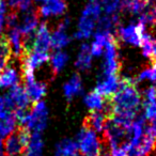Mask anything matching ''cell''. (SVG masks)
Here are the masks:
<instances>
[{"mask_svg": "<svg viewBox=\"0 0 156 156\" xmlns=\"http://www.w3.org/2000/svg\"><path fill=\"white\" fill-rule=\"evenodd\" d=\"M32 10H34L32 0H20V3H18V5H17L16 11H17L18 13L24 14V13H27V12L32 11Z\"/></svg>", "mask_w": 156, "mask_h": 156, "instance_id": "obj_28", "label": "cell"}, {"mask_svg": "<svg viewBox=\"0 0 156 156\" xmlns=\"http://www.w3.org/2000/svg\"><path fill=\"white\" fill-rule=\"evenodd\" d=\"M20 0H5L8 8H9L10 10H14V11H16V9H17V5H18V3H20Z\"/></svg>", "mask_w": 156, "mask_h": 156, "instance_id": "obj_33", "label": "cell"}, {"mask_svg": "<svg viewBox=\"0 0 156 156\" xmlns=\"http://www.w3.org/2000/svg\"><path fill=\"white\" fill-rule=\"evenodd\" d=\"M150 59L152 60H156V40H154V43H153V48H152V54Z\"/></svg>", "mask_w": 156, "mask_h": 156, "instance_id": "obj_34", "label": "cell"}, {"mask_svg": "<svg viewBox=\"0 0 156 156\" xmlns=\"http://www.w3.org/2000/svg\"><path fill=\"white\" fill-rule=\"evenodd\" d=\"M50 48H51V31L47 23H41L33 35L30 50L48 52Z\"/></svg>", "mask_w": 156, "mask_h": 156, "instance_id": "obj_8", "label": "cell"}, {"mask_svg": "<svg viewBox=\"0 0 156 156\" xmlns=\"http://www.w3.org/2000/svg\"><path fill=\"white\" fill-rule=\"evenodd\" d=\"M120 87V77L118 74L111 75H102L96 83L95 91L98 92L102 96L110 98Z\"/></svg>", "mask_w": 156, "mask_h": 156, "instance_id": "obj_12", "label": "cell"}, {"mask_svg": "<svg viewBox=\"0 0 156 156\" xmlns=\"http://www.w3.org/2000/svg\"><path fill=\"white\" fill-rule=\"evenodd\" d=\"M104 62L102 63V75L118 74L121 69L119 59V41L115 34L107 40L104 48Z\"/></svg>", "mask_w": 156, "mask_h": 156, "instance_id": "obj_5", "label": "cell"}, {"mask_svg": "<svg viewBox=\"0 0 156 156\" xmlns=\"http://www.w3.org/2000/svg\"><path fill=\"white\" fill-rule=\"evenodd\" d=\"M9 8L5 0H0V35H2L5 29L7 28V14Z\"/></svg>", "mask_w": 156, "mask_h": 156, "instance_id": "obj_26", "label": "cell"}, {"mask_svg": "<svg viewBox=\"0 0 156 156\" xmlns=\"http://www.w3.org/2000/svg\"><path fill=\"white\" fill-rule=\"evenodd\" d=\"M78 152V147L76 140L72 139H63L58 142L56 147V154L62 156H76Z\"/></svg>", "mask_w": 156, "mask_h": 156, "instance_id": "obj_23", "label": "cell"}, {"mask_svg": "<svg viewBox=\"0 0 156 156\" xmlns=\"http://www.w3.org/2000/svg\"><path fill=\"white\" fill-rule=\"evenodd\" d=\"M103 8L101 0H88L78 20L77 31L74 37L77 40H87L94 33L96 23L101 17Z\"/></svg>", "mask_w": 156, "mask_h": 156, "instance_id": "obj_2", "label": "cell"}, {"mask_svg": "<svg viewBox=\"0 0 156 156\" xmlns=\"http://www.w3.org/2000/svg\"><path fill=\"white\" fill-rule=\"evenodd\" d=\"M7 95L10 98L15 109H28L31 104V100L27 93L26 89L20 83L10 88L9 93Z\"/></svg>", "mask_w": 156, "mask_h": 156, "instance_id": "obj_13", "label": "cell"}, {"mask_svg": "<svg viewBox=\"0 0 156 156\" xmlns=\"http://www.w3.org/2000/svg\"><path fill=\"white\" fill-rule=\"evenodd\" d=\"M108 115L104 111H91L83 121V126L96 133H103Z\"/></svg>", "mask_w": 156, "mask_h": 156, "instance_id": "obj_16", "label": "cell"}, {"mask_svg": "<svg viewBox=\"0 0 156 156\" xmlns=\"http://www.w3.org/2000/svg\"><path fill=\"white\" fill-rule=\"evenodd\" d=\"M83 90V80L78 74H73V76L63 85V94L67 102H72L73 98L80 95Z\"/></svg>", "mask_w": 156, "mask_h": 156, "instance_id": "obj_15", "label": "cell"}, {"mask_svg": "<svg viewBox=\"0 0 156 156\" xmlns=\"http://www.w3.org/2000/svg\"><path fill=\"white\" fill-rule=\"evenodd\" d=\"M144 30L145 28L140 23H130L126 26L119 25L115 30V34L118 35L119 41L138 47L141 45V37Z\"/></svg>", "mask_w": 156, "mask_h": 156, "instance_id": "obj_7", "label": "cell"}, {"mask_svg": "<svg viewBox=\"0 0 156 156\" xmlns=\"http://www.w3.org/2000/svg\"><path fill=\"white\" fill-rule=\"evenodd\" d=\"M152 12H153V15H154V17H155V20H156V7L152 9Z\"/></svg>", "mask_w": 156, "mask_h": 156, "instance_id": "obj_36", "label": "cell"}, {"mask_svg": "<svg viewBox=\"0 0 156 156\" xmlns=\"http://www.w3.org/2000/svg\"><path fill=\"white\" fill-rule=\"evenodd\" d=\"M142 96L137 89L136 81L128 76H123L120 78L119 89L110 98H108L112 107V113L120 111L138 112Z\"/></svg>", "mask_w": 156, "mask_h": 156, "instance_id": "obj_1", "label": "cell"}, {"mask_svg": "<svg viewBox=\"0 0 156 156\" xmlns=\"http://www.w3.org/2000/svg\"><path fill=\"white\" fill-rule=\"evenodd\" d=\"M44 141L41 133H32L30 134V139L27 144L25 156H43Z\"/></svg>", "mask_w": 156, "mask_h": 156, "instance_id": "obj_19", "label": "cell"}, {"mask_svg": "<svg viewBox=\"0 0 156 156\" xmlns=\"http://www.w3.org/2000/svg\"><path fill=\"white\" fill-rule=\"evenodd\" d=\"M127 144L128 143L110 149V156H127Z\"/></svg>", "mask_w": 156, "mask_h": 156, "instance_id": "obj_30", "label": "cell"}, {"mask_svg": "<svg viewBox=\"0 0 156 156\" xmlns=\"http://www.w3.org/2000/svg\"><path fill=\"white\" fill-rule=\"evenodd\" d=\"M133 0H122V3H127V2H130Z\"/></svg>", "mask_w": 156, "mask_h": 156, "instance_id": "obj_37", "label": "cell"}, {"mask_svg": "<svg viewBox=\"0 0 156 156\" xmlns=\"http://www.w3.org/2000/svg\"><path fill=\"white\" fill-rule=\"evenodd\" d=\"M92 54L90 51V45L83 43L81 44L79 51L76 56L75 67L79 71L86 72L91 69L92 66Z\"/></svg>", "mask_w": 156, "mask_h": 156, "instance_id": "obj_17", "label": "cell"}, {"mask_svg": "<svg viewBox=\"0 0 156 156\" xmlns=\"http://www.w3.org/2000/svg\"><path fill=\"white\" fill-rule=\"evenodd\" d=\"M12 58L13 56H12L11 47L7 37L0 35V71L11 61Z\"/></svg>", "mask_w": 156, "mask_h": 156, "instance_id": "obj_24", "label": "cell"}, {"mask_svg": "<svg viewBox=\"0 0 156 156\" xmlns=\"http://www.w3.org/2000/svg\"><path fill=\"white\" fill-rule=\"evenodd\" d=\"M25 89L30 98L31 102L35 103L41 101L47 92V85L44 81H39L37 79L25 83Z\"/></svg>", "mask_w": 156, "mask_h": 156, "instance_id": "obj_18", "label": "cell"}, {"mask_svg": "<svg viewBox=\"0 0 156 156\" xmlns=\"http://www.w3.org/2000/svg\"><path fill=\"white\" fill-rule=\"evenodd\" d=\"M149 80L156 83V60H152L151 67H149Z\"/></svg>", "mask_w": 156, "mask_h": 156, "instance_id": "obj_31", "label": "cell"}, {"mask_svg": "<svg viewBox=\"0 0 156 156\" xmlns=\"http://www.w3.org/2000/svg\"><path fill=\"white\" fill-rule=\"evenodd\" d=\"M78 151L83 156H100L104 147V140L98 133L83 126L76 136Z\"/></svg>", "mask_w": 156, "mask_h": 156, "instance_id": "obj_3", "label": "cell"}, {"mask_svg": "<svg viewBox=\"0 0 156 156\" xmlns=\"http://www.w3.org/2000/svg\"><path fill=\"white\" fill-rule=\"evenodd\" d=\"M17 128V121L14 112H10L0 118V139H5L15 132Z\"/></svg>", "mask_w": 156, "mask_h": 156, "instance_id": "obj_20", "label": "cell"}, {"mask_svg": "<svg viewBox=\"0 0 156 156\" xmlns=\"http://www.w3.org/2000/svg\"><path fill=\"white\" fill-rule=\"evenodd\" d=\"M83 102H85L87 108L91 111H103L105 108V105H106V101L104 100V96H102L95 90L89 92L83 98Z\"/></svg>", "mask_w": 156, "mask_h": 156, "instance_id": "obj_22", "label": "cell"}, {"mask_svg": "<svg viewBox=\"0 0 156 156\" xmlns=\"http://www.w3.org/2000/svg\"><path fill=\"white\" fill-rule=\"evenodd\" d=\"M69 23H71L69 18L64 17L51 32V48H54L55 50L63 49L71 42V37L66 33Z\"/></svg>", "mask_w": 156, "mask_h": 156, "instance_id": "obj_10", "label": "cell"}, {"mask_svg": "<svg viewBox=\"0 0 156 156\" xmlns=\"http://www.w3.org/2000/svg\"><path fill=\"white\" fill-rule=\"evenodd\" d=\"M143 103H156V86H151L143 93Z\"/></svg>", "mask_w": 156, "mask_h": 156, "instance_id": "obj_29", "label": "cell"}, {"mask_svg": "<svg viewBox=\"0 0 156 156\" xmlns=\"http://www.w3.org/2000/svg\"><path fill=\"white\" fill-rule=\"evenodd\" d=\"M48 122V108L43 101L35 102L29 111V118L25 128L32 133H42L47 126Z\"/></svg>", "mask_w": 156, "mask_h": 156, "instance_id": "obj_6", "label": "cell"}, {"mask_svg": "<svg viewBox=\"0 0 156 156\" xmlns=\"http://www.w3.org/2000/svg\"><path fill=\"white\" fill-rule=\"evenodd\" d=\"M37 15L42 18L60 17L66 12L65 0H44L37 9Z\"/></svg>", "mask_w": 156, "mask_h": 156, "instance_id": "obj_9", "label": "cell"}, {"mask_svg": "<svg viewBox=\"0 0 156 156\" xmlns=\"http://www.w3.org/2000/svg\"><path fill=\"white\" fill-rule=\"evenodd\" d=\"M30 139V132L25 127H20L10 136L5 138L3 152L5 156H23Z\"/></svg>", "mask_w": 156, "mask_h": 156, "instance_id": "obj_4", "label": "cell"}, {"mask_svg": "<svg viewBox=\"0 0 156 156\" xmlns=\"http://www.w3.org/2000/svg\"><path fill=\"white\" fill-rule=\"evenodd\" d=\"M15 63L9 62L0 71V89H10L22 80V73Z\"/></svg>", "mask_w": 156, "mask_h": 156, "instance_id": "obj_11", "label": "cell"}, {"mask_svg": "<svg viewBox=\"0 0 156 156\" xmlns=\"http://www.w3.org/2000/svg\"><path fill=\"white\" fill-rule=\"evenodd\" d=\"M105 14H117L121 11L122 0H101Z\"/></svg>", "mask_w": 156, "mask_h": 156, "instance_id": "obj_25", "label": "cell"}, {"mask_svg": "<svg viewBox=\"0 0 156 156\" xmlns=\"http://www.w3.org/2000/svg\"><path fill=\"white\" fill-rule=\"evenodd\" d=\"M8 42L11 47L12 56L15 59H20L25 51L24 41H23V35L20 33L18 27L13 28H8V33L5 35Z\"/></svg>", "mask_w": 156, "mask_h": 156, "instance_id": "obj_14", "label": "cell"}, {"mask_svg": "<svg viewBox=\"0 0 156 156\" xmlns=\"http://www.w3.org/2000/svg\"><path fill=\"white\" fill-rule=\"evenodd\" d=\"M144 132L147 133V134L151 135L152 137H154V138L156 139V121L151 122L150 126H147V127L145 128Z\"/></svg>", "mask_w": 156, "mask_h": 156, "instance_id": "obj_32", "label": "cell"}, {"mask_svg": "<svg viewBox=\"0 0 156 156\" xmlns=\"http://www.w3.org/2000/svg\"><path fill=\"white\" fill-rule=\"evenodd\" d=\"M143 115L145 120L156 121V103H143Z\"/></svg>", "mask_w": 156, "mask_h": 156, "instance_id": "obj_27", "label": "cell"}, {"mask_svg": "<svg viewBox=\"0 0 156 156\" xmlns=\"http://www.w3.org/2000/svg\"><path fill=\"white\" fill-rule=\"evenodd\" d=\"M69 59V56L63 50H55L52 52V55L50 56L49 61H50V67H51L52 75H57L59 74L66 65L67 61Z\"/></svg>", "mask_w": 156, "mask_h": 156, "instance_id": "obj_21", "label": "cell"}, {"mask_svg": "<svg viewBox=\"0 0 156 156\" xmlns=\"http://www.w3.org/2000/svg\"><path fill=\"white\" fill-rule=\"evenodd\" d=\"M0 156H5V152H3V142H2V139H0Z\"/></svg>", "mask_w": 156, "mask_h": 156, "instance_id": "obj_35", "label": "cell"}]
</instances>
